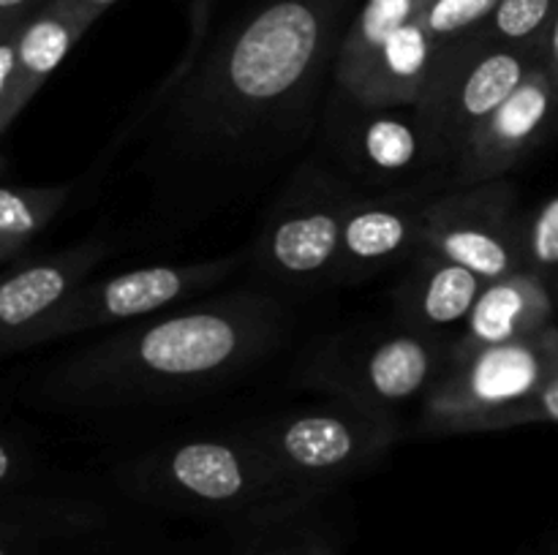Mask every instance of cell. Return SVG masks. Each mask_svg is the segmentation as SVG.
<instances>
[{"label": "cell", "instance_id": "cell-1", "mask_svg": "<svg viewBox=\"0 0 558 555\" xmlns=\"http://www.w3.org/2000/svg\"><path fill=\"white\" fill-rule=\"evenodd\" d=\"M357 0H259L210 38L213 0L191 3L183 58L120 131L131 229L196 232L270 188L319 134Z\"/></svg>", "mask_w": 558, "mask_h": 555}, {"label": "cell", "instance_id": "cell-2", "mask_svg": "<svg viewBox=\"0 0 558 555\" xmlns=\"http://www.w3.org/2000/svg\"><path fill=\"white\" fill-rule=\"evenodd\" d=\"M292 326L287 305L245 288L131 321L60 357L31 381L44 408H114L196 395L270 357Z\"/></svg>", "mask_w": 558, "mask_h": 555}, {"label": "cell", "instance_id": "cell-3", "mask_svg": "<svg viewBox=\"0 0 558 555\" xmlns=\"http://www.w3.org/2000/svg\"><path fill=\"white\" fill-rule=\"evenodd\" d=\"M123 484L158 509L229 528L319 498L289 484L248 428L169 441L131 462Z\"/></svg>", "mask_w": 558, "mask_h": 555}, {"label": "cell", "instance_id": "cell-4", "mask_svg": "<svg viewBox=\"0 0 558 555\" xmlns=\"http://www.w3.org/2000/svg\"><path fill=\"white\" fill-rule=\"evenodd\" d=\"M322 156L365 194L445 183L452 163L420 103H360L332 87L322 114Z\"/></svg>", "mask_w": 558, "mask_h": 555}, {"label": "cell", "instance_id": "cell-5", "mask_svg": "<svg viewBox=\"0 0 558 555\" xmlns=\"http://www.w3.org/2000/svg\"><path fill=\"white\" fill-rule=\"evenodd\" d=\"M558 375V324L523 341L450 359L420 403V430L428 435L510 430Z\"/></svg>", "mask_w": 558, "mask_h": 555}, {"label": "cell", "instance_id": "cell-6", "mask_svg": "<svg viewBox=\"0 0 558 555\" xmlns=\"http://www.w3.org/2000/svg\"><path fill=\"white\" fill-rule=\"evenodd\" d=\"M357 194L319 150L303 158L267 207L254 243L259 270L289 288L336 283L343 218Z\"/></svg>", "mask_w": 558, "mask_h": 555}, {"label": "cell", "instance_id": "cell-7", "mask_svg": "<svg viewBox=\"0 0 558 555\" xmlns=\"http://www.w3.org/2000/svg\"><path fill=\"white\" fill-rule=\"evenodd\" d=\"M283 479L305 495H327L390 452L398 439L396 414L336 400L272 414L251 424Z\"/></svg>", "mask_w": 558, "mask_h": 555}, {"label": "cell", "instance_id": "cell-8", "mask_svg": "<svg viewBox=\"0 0 558 555\" xmlns=\"http://www.w3.org/2000/svg\"><path fill=\"white\" fill-rule=\"evenodd\" d=\"M450 343L398 321L396 330L330 343L311 362L308 381L336 400L396 414L407 403L425 400L447 368Z\"/></svg>", "mask_w": 558, "mask_h": 555}, {"label": "cell", "instance_id": "cell-9", "mask_svg": "<svg viewBox=\"0 0 558 555\" xmlns=\"http://www.w3.org/2000/svg\"><path fill=\"white\" fill-rule=\"evenodd\" d=\"M243 261L245 256L229 254L205 261H185V264L140 267V270L98 278V281L90 278L71 294L63 308L54 310L41 326H36L25 337L22 351L41 346V343H54L60 337L98 330V326L150 319L172 305L191 303L194 297L227 281Z\"/></svg>", "mask_w": 558, "mask_h": 555}, {"label": "cell", "instance_id": "cell-10", "mask_svg": "<svg viewBox=\"0 0 558 555\" xmlns=\"http://www.w3.org/2000/svg\"><path fill=\"white\" fill-rule=\"evenodd\" d=\"M537 63H543V52L507 47L483 30L439 49L417 103L450 163L474 128L515 92Z\"/></svg>", "mask_w": 558, "mask_h": 555}, {"label": "cell", "instance_id": "cell-11", "mask_svg": "<svg viewBox=\"0 0 558 555\" xmlns=\"http://www.w3.org/2000/svg\"><path fill=\"white\" fill-rule=\"evenodd\" d=\"M526 215L507 177L450 188L430 201L423 254L445 256L483 281L526 270Z\"/></svg>", "mask_w": 558, "mask_h": 555}, {"label": "cell", "instance_id": "cell-12", "mask_svg": "<svg viewBox=\"0 0 558 555\" xmlns=\"http://www.w3.org/2000/svg\"><path fill=\"white\" fill-rule=\"evenodd\" d=\"M450 190L445 183L401 190H360L343 218L336 283H363L423 254L430 201Z\"/></svg>", "mask_w": 558, "mask_h": 555}, {"label": "cell", "instance_id": "cell-13", "mask_svg": "<svg viewBox=\"0 0 558 555\" xmlns=\"http://www.w3.org/2000/svg\"><path fill=\"white\" fill-rule=\"evenodd\" d=\"M558 131V82L537 63L501 107L463 141L452 163V188L490 183L526 161Z\"/></svg>", "mask_w": 558, "mask_h": 555}, {"label": "cell", "instance_id": "cell-14", "mask_svg": "<svg viewBox=\"0 0 558 555\" xmlns=\"http://www.w3.org/2000/svg\"><path fill=\"white\" fill-rule=\"evenodd\" d=\"M112 254V243L104 237L82 239L58 254L14 261L0 281V343L3 354L22 351V343L41 326L71 294L90 281V272Z\"/></svg>", "mask_w": 558, "mask_h": 555}, {"label": "cell", "instance_id": "cell-15", "mask_svg": "<svg viewBox=\"0 0 558 555\" xmlns=\"http://www.w3.org/2000/svg\"><path fill=\"white\" fill-rule=\"evenodd\" d=\"M96 20L76 0H49L16 30L0 33V134H9Z\"/></svg>", "mask_w": 558, "mask_h": 555}, {"label": "cell", "instance_id": "cell-16", "mask_svg": "<svg viewBox=\"0 0 558 555\" xmlns=\"http://www.w3.org/2000/svg\"><path fill=\"white\" fill-rule=\"evenodd\" d=\"M107 526V511L96 501L33 488L0 495V555H71Z\"/></svg>", "mask_w": 558, "mask_h": 555}, {"label": "cell", "instance_id": "cell-17", "mask_svg": "<svg viewBox=\"0 0 558 555\" xmlns=\"http://www.w3.org/2000/svg\"><path fill=\"white\" fill-rule=\"evenodd\" d=\"M556 310L554 286L537 272L518 270L488 281L466 324L452 337L450 359H463L483 348L539 335L556 324Z\"/></svg>", "mask_w": 558, "mask_h": 555}, {"label": "cell", "instance_id": "cell-18", "mask_svg": "<svg viewBox=\"0 0 558 555\" xmlns=\"http://www.w3.org/2000/svg\"><path fill=\"white\" fill-rule=\"evenodd\" d=\"M485 283L488 281L445 256L420 254L407 264L392 297L398 319L414 330L450 337L447 332L466 324Z\"/></svg>", "mask_w": 558, "mask_h": 555}, {"label": "cell", "instance_id": "cell-19", "mask_svg": "<svg viewBox=\"0 0 558 555\" xmlns=\"http://www.w3.org/2000/svg\"><path fill=\"white\" fill-rule=\"evenodd\" d=\"M428 0H360L354 11L352 25L343 36L341 52L336 60V90H352L360 76L365 74L376 54L385 44L396 36L401 27L423 16Z\"/></svg>", "mask_w": 558, "mask_h": 555}, {"label": "cell", "instance_id": "cell-20", "mask_svg": "<svg viewBox=\"0 0 558 555\" xmlns=\"http://www.w3.org/2000/svg\"><path fill=\"white\" fill-rule=\"evenodd\" d=\"M76 183L3 185L0 188V264L22 259L27 245L41 237L49 223L65 210Z\"/></svg>", "mask_w": 558, "mask_h": 555}, {"label": "cell", "instance_id": "cell-21", "mask_svg": "<svg viewBox=\"0 0 558 555\" xmlns=\"http://www.w3.org/2000/svg\"><path fill=\"white\" fill-rule=\"evenodd\" d=\"M556 14L558 0H499L483 33L507 47L543 52Z\"/></svg>", "mask_w": 558, "mask_h": 555}, {"label": "cell", "instance_id": "cell-22", "mask_svg": "<svg viewBox=\"0 0 558 555\" xmlns=\"http://www.w3.org/2000/svg\"><path fill=\"white\" fill-rule=\"evenodd\" d=\"M496 5L499 0H428L423 9V22L441 49L483 30Z\"/></svg>", "mask_w": 558, "mask_h": 555}, {"label": "cell", "instance_id": "cell-23", "mask_svg": "<svg viewBox=\"0 0 558 555\" xmlns=\"http://www.w3.org/2000/svg\"><path fill=\"white\" fill-rule=\"evenodd\" d=\"M526 270L558 281V194L526 215Z\"/></svg>", "mask_w": 558, "mask_h": 555}, {"label": "cell", "instance_id": "cell-24", "mask_svg": "<svg viewBox=\"0 0 558 555\" xmlns=\"http://www.w3.org/2000/svg\"><path fill=\"white\" fill-rule=\"evenodd\" d=\"M38 477V455L25 430L5 428L0 435V495L31 490Z\"/></svg>", "mask_w": 558, "mask_h": 555}, {"label": "cell", "instance_id": "cell-25", "mask_svg": "<svg viewBox=\"0 0 558 555\" xmlns=\"http://www.w3.org/2000/svg\"><path fill=\"white\" fill-rule=\"evenodd\" d=\"M537 422L558 424V375L548 386H545L543 392H539L537 397H534L532 403H529L526 408H523V411L515 414L512 428H521V424H537Z\"/></svg>", "mask_w": 558, "mask_h": 555}, {"label": "cell", "instance_id": "cell-26", "mask_svg": "<svg viewBox=\"0 0 558 555\" xmlns=\"http://www.w3.org/2000/svg\"><path fill=\"white\" fill-rule=\"evenodd\" d=\"M49 0H0V33H11L31 20Z\"/></svg>", "mask_w": 558, "mask_h": 555}, {"label": "cell", "instance_id": "cell-27", "mask_svg": "<svg viewBox=\"0 0 558 555\" xmlns=\"http://www.w3.org/2000/svg\"><path fill=\"white\" fill-rule=\"evenodd\" d=\"M543 63H545V69H548L550 74H554V79L558 82V14H556L554 25H550L548 38H545Z\"/></svg>", "mask_w": 558, "mask_h": 555}, {"label": "cell", "instance_id": "cell-28", "mask_svg": "<svg viewBox=\"0 0 558 555\" xmlns=\"http://www.w3.org/2000/svg\"><path fill=\"white\" fill-rule=\"evenodd\" d=\"M76 3H80L82 9H87V11H90V14L101 16L104 11H107L109 5H114V3H118V0H76Z\"/></svg>", "mask_w": 558, "mask_h": 555}, {"label": "cell", "instance_id": "cell-29", "mask_svg": "<svg viewBox=\"0 0 558 555\" xmlns=\"http://www.w3.org/2000/svg\"><path fill=\"white\" fill-rule=\"evenodd\" d=\"M554 292H556V305H558V281H556V286H554Z\"/></svg>", "mask_w": 558, "mask_h": 555}]
</instances>
